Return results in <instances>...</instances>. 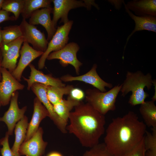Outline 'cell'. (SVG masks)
I'll use <instances>...</instances> for the list:
<instances>
[{"label": "cell", "mask_w": 156, "mask_h": 156, "mask_svg": "<svg viewBox=\"0 0 156 156\" xmlns=\"http://www.w3.org/2000/svg\"><path fill=\"white\" fill-rule=\"evenodd\" d=\"M146 126L135 113L129 111L123 116L113 119L106 130L104 143L114 156L125 154L141 142Z\"/></svg>", "instance_id": "obj_1"}, {"label": "cell", "mask_w": 156, "mask_h": 156, "mask_svg": "<svg viewBox=\"0 0 156 156\" xmlns=\"http://www.w3.org/2000/svg\"><path fill=\"white\" fill-rule=\"evenodd\" d=\"M68 120L67 131L74 135L82 146L91 148L99 143L105 132V115L81 101L70 113Z\"/></svg>", "instance_id": "obj_2"}, {"label": "cell", "mask_w": 156, "mask_h": 156, "mask_svg": "<svg viewBox=\"0 0 156 156\" xmlns=\"http://www.w3.org/2000/svg\"><path fill=\"white\" fill-rule=\"evenodd\" d=\"M154 81L150 73L145 75L140 70L134 72L128 71L126 78L121 84L120 91L121 96L125 97L131 92L132 94L129 98V103L132 106L141 105L149 96L148 94L144 91V88L146 87L148 90H150Z\"/></svg>", "instance_id": "obj_3"}, {"label": "cell", "mask_w": 156, "mask_h": 156, "mask_svg": "<svg viewBox=\"0 0 156 156\" xmlns=\"http://www.w3.org/2000/svg\"><path fill=\"white\" fill-rule=\"evenodd\" d=\"M122 84H118L105 92L94 88L87 89L85 92L86 103L101 114L105 115L109 111L116 109V102Z\"/></svg>", "instance_id": "obj_4"}, {"label": "cell", "mask_w": 156, "mask_h": 156, "mask_svg": "<svg viewBox=\"0 0 156 156\" xmlns=\"http://www.w3.org/2000/svg\"><path fill=\"white\" fill-rule=\"evenodd\" d=\"M73 21L57 27L52 38L48 43L47 48L38 61V67L39 69H43L49 55L52 52L58 51L65 46L68 42V35L73 23Z\"/></svg>", "instance_id": "obj_5"}, {"label": "cell", "mask_w": 156, "mask_h": 156, "mask_svg": "<svg viewBox=\"0 0 156 156\" xmlns=\"http://www.w3.org/2000/svg\"><path fill=\"white\" fill-rule=\"evenodd\" d=\"M79 47L76 43L72 42L67 44L61 49L51 53L47 59L51 60H59L60 64L63 67L69 64L71 65L74 68L77 74H79L80 67L82 64L77 58V53Z\"/></svg>", "instance_id": "obj_6"}, {"label": "cell", "mask_w": 156, "mask_h": 156, "mask_svg": "<svg viewBox=\"0 0 156 156\" xmlns=\"http://www.w3.org/2000/svg\"><path fill=\"white\" fill-rule=\"evenodd\" d=\"M19 26L24 42L31 44L36 50L45 51L49 42L43 33L35 25L29 24L26 19H23Z\"/></svg>", "instance_id": "obj_7"}, {"label": "cell", "mask_w": 156, "mask_h": 156, "mask_svg": "<svg viewBox=\"0 0 156 156\" xmlns=\"http://www.w3.org/2000/svg\"><path fill=\"white\" fill-rule=\"evenodd\" d=\"M2 79L0 82V103L2 106L8 105L13 94L22 90L25 86L17 80L7 69L1 67Z\"/></svg>", "instance_id": "obj_8"}, {"label": "cell", "mask_w": 156, "mask_h": 156, "mask_svg": "<svg viewBox=\"0 0 156 156\" xmlns=\"http://www.w3.org/2000/svg\"><path fill=\"white\" fill-rule=\"evenodd\" d=\"M31 89L47 109L49 113V117L57 128L63 133H67L66 127L68 123L60 118L55 112L53 105L47 97V86L39 83H35L32 85Z\"/></svg>", "instance_id": "obj_9"}, {"label": "cell", "mask_w": 156, "mask_h": 156, "mask_svg": "<svg viewBox=\"0 0 156 156\" xmlns=\"http://www.w3.org/2000/svg\"><path fill=\"white\" fill-rule=\"evenodd\" d=\"M43 131L39 127L35 134L21 145L18 151L20 155L26 156H43L47 145L43 139Z\"/></svg>", "instance_id": "obj_10"}, {"label": "cell", "mask_w": 156, "mask_h": 156, "mask_svg": "<svg viewBox=\"0 0 156 156\" xmlns=\"http://www.w3.org/2000/svg\"><path fill=\"white\" fill-rule=\"evenodd\" d=\"M97 65L94 64L91 69L86 73L77 76H73L68 74L62 76L60 78L62 81L68 82L80 81L90 84L102 92L107 91L105 87L110 89L113 88V85L103 80L97 72Z\"/></svg>", "instance_id": "obj_11"}, {"label": "cell", "mask_w": 156, "mask_h": 156, "mask_svg": "<svg viewBox=\"0 0 156 156\" xmlns=\"http://www.w3.org/2000/svg\"><path fill=\"white\" fill-rule=\"evenodd\" d=\"M23 42L22 36L8 44L3 45L0 48L2 56L1 67L6 69L11 73L16 67L20 49Z\"/></svg>", "instance_id": "obj_12"}, {"label": "cell", "mask_w": 156, "mask_h": 156, "mask_svg": "<svg viewBox=\"0 0 156 156\" xmlns=\"http://www.w3.org/2000/svg\"><path fill=\"white\" fill-rule=\"evenodd\" d=\"M18 95L17 91L13 94L8 109L2 117H0V121L4 122L8 128L7 132L9 135H12L16 124L25 116L27 109L26 106L19 108L18 103Z\"/></svg>", "instance_id": "obj_13"}, {"label": "cell", "mask_w": 156, "mask_h": 156, "mask_svg": "<svg viewBox=\"0 0 156 156\" xmlns=\"http://www.w3.org/2000/svg\"><path fill=\"white\" fill-rule=\"evenodd\" d=\"M54 4L52 12L53 14L52 20L53 23L57 28V23L60 19V23L64 24L69 21L68 18L69 12L72 9L80 7L86 8L84 1L76 0H53Z\"/></svg>", "instance_id": "obj_14"}, {"label": "cell", "mask_w": 156, "mask_h": 156, "mask_svg": "<svg viewBox=\"0 0 156 156\" xmlns=\"http://www.w3.org/2000/svg\"><path fill=\"white\" fill-rule=\"evenodd\" d=\"M43 52L34 49L28 43L24 42L20 53V58L16 67L11 73L18 81H21L23 73L31 62L35 59L42 55Z\"/></svg>", "instance_id": "obj_15"}, {"label": "cell", "mask_w": 156, "mask_h": 156, "mask_svg": "<svg viewBox=\"0 0 156 156\" xmlns=\"http://www.w3.org/2000/svg\"><path fill=\"white\" fill-rule=\"evenodd\" d=\"M53 8H44L34 12L29 18V23L32 25L40 24L47 33V41L50 40L55 34L56 28L54 26L51 17Z\"/></svg>", "instance_id": "obj_16"}, {"label": "cell", "mask_w": 156, "mask_h": 156, "mask_svg": "<svg viewBox=\"0 0 156 156\" xmlns=\"http://www.w3.org/2000/svg\"><path fill=\"white\" fill-rule=\"evenodd\" d=\"M29 66L31 70L28 79L23 77L24 80L27 82V89L30 90L32 85L35 83H39L47 86L62 87L66 86L60 79L54 77L50 74H45L37 69L35 66L30 64Z\"/></svg>", "instance_id": "obj_17"}, {"label": "cell", "mask_w": 156, "mask_h": 156, "mask_svg": "<svg viewBox=\"0 0 156 156\" xmlns=\"http://www.w3.org/2000/svg\"><path fill=\"white\" fill-rule=\"evenodd\" d=\"M49 112L39 100L36 97L34 100V111L31 119L29 123L24 141L29 140L38 129L41 121L47 117Z\"/></svg>", "instance_id": "obj_18"}, {"label": "cell", "mask_w": 156, "mask_h": 156, "mask_svg": "<svg viewBox=\"0 0 156 156\" xmlns=\"http://www.w3.org/2000/svg\"><path fill=\"white\" fill-rule=\"evenodd\" d=\"M126 12L135 21V26L134 30L127 38L124 49L127 42L132 35L136 31L143 30L156 32V17L152 16L146 15L138 16L134 15L126 7L124 3Z\"/></svg>", "instance_id": "obj_19"}, {"label": "cell", "mask_w": 156, "mask_h": 156, "mask_svg": "<svg viewBox=\"0 0 156 156\" xmlns=\"http://www.w3.org/2000/svg\"><path fill=\"white\" fill-rule=\"evenodd\" d=\"M124 3L129 10L133 12L138 16H156L155 0H134L128 2L127 4Z\"/></svg>", "instance_id": "obj_20"}, {"label": "cell", "mask_w": 156, "mask_h": 156, "mask_svg": "<svg viewBox=\"0 0 156 156\" xmlns=\"http://www.w3.org/2000/svg\"><path fill=\"white\" fill-rule=\"evenodd\" d=\"M153 100L145 101L140 105V112L146 126L156 127V106Z\"/></svg>", "instance_id": "obj_21"}, {"label": "cell", "mask_w": 156, "mask_h": 156, "mask_svg": "<svg viewBox=\"0 0 156 156\" xmlns=\"http://www.w3.org/2000/svg\"><path fill=\"white\" fill-rule=\"evenodd\" d=\"M81 102L74 99L68 96L66 100L62 99L53 105L57 114L68 123L71 111Z\"/></svg>", "instance_id": "obj_22"}, {"label": "cell", "mask_w": 156, "mask_h": 156, "mask_svg": "<svg viewBox=\"0 0 156 156\" xmlns=\"http://www.w3.org/2000/svg\"><path fill=\"white\" fill-rule=\"evenodd\" d=\"M28 124V118L24 116L15 127V141L11 149L14 153H19V148L26 138Z\"/></svg>", "instance_id": "obj_23"}, {"label": "cell", "mask_w": 156, "mask_h": 156, "mask_svg": "<svg viewBox=\"0 0 156 156\" xmlns=\"http://www.w3.org/2000/svg\"><path fill=\"white\" fill-rule=\"evenodd\" d=\"M50 0H24L21 14L23 19L29 18L32 13L40 8H51Z\"/></svg>", "instance_id": "obj_24"}, {"label": "cell", "mask_w": 156, "mask_h": 156, "mask_svg": "<svg viewBox=\"0 0 156 156\" xmlns=\"http://www.w3.org/2000/svg\"><path fill=\"white\" fill-rule=\"evenodd\" d=\"M74 88L72 85H68L62 87L47 86V98L53 105L62 99L64 95H69Z\"/></svg>", "instance_id": "obj_25"}, {"label": "cell", "mask_w": 156, "mask_h": 156, "mask_svg": "<svg viewBox=\"0 0 156 156\" xmlns=\"http://www.w3.org/2000/svg\"><path fill=\"white\" fill-rule=\"evenodd\" d=\"M3 45L8 44L22 36L19 25H11L5 27L1 30Z\"/></svg>", "instance_id": "obj_26"}, {"label": "cell", "mask_w": 156, "mask_h": 156, "mask_svg": "<svg viewBox=\"0 0 156 156\" xmlns=\"http://www.w3.org/2000/svg\"><path fill=\"white\" fill-rule=\"evenodd\" d=\"M24 4V0H4L2 10L13 13L16 20L22 12Z\"/></svg>", "instance_id": "obj_27"}, {"label": "cell", "mask_w": 156, "mask_h": 156, "mask_svg": "<svg viewBox=\"0 0 156 156\" xmlns=\"http://www.w3.org/2000/svg\"><path fill=\"white\" fill-rule=\"evenodd\" d=\"M82 156H114L109 151L104 143H98L87 150Z\"/></svg>", "instance_id": "obj_28"}, {"label": "cell", "mask_w": 156, "mask_h": 156, "mask_svg": "<svg viewBox=\"0 0 156 156\" xmlns=\"http://www.w3.org/2000/svg\"><path fill=\"white\" fill-rule=\"evenodd\" d=\"M152 131L151 133L146 131L144 137L146 151L156 150V127L152 128Z\"/></svg>", "instance_id": "obj_29"}, {"label": "cell", "mask_w": 156, "mask_h": 156, "mask_svg": "<svg viewBox=\"0 0 156 156\" xmlns=\"http://www.w3.org/2000/svg\"><path fill=\"white\" fill-rule=\"evenodd\" d=\"M9 135L6 132L5 136L0 139V145L2 147L0 149L2 156H20L19 153H14L10 148L9 143Z\"/></svg>", "instance_id": "obj_30"}, {"label": "cell", "mask_w": 156, "mask_h": 156, "mask_svg": "<svg viewBox=\"0 0 156 156\" xmlns=\"http://www.w3.org/2000/svg\"><path fill=\"white\" fill-rule=\"evenodd\" d=\"M145 152L144 137L141 142L131 151L122 155L114 156H145Z\"/></svg>", "instance_id": "obj_31"}, {"label": "cell", "mask_w": 156, "mask_h": 156, "mask_svg": "<svg viewBox=\"0 0 156 156\" xmlns=\"http://www.w3.org/2000/svg\"><path fill=\"white\" fill-rule=\"evenodd\" d=\"M68 96L74 99L81 101L85 98V94L81 89L74 88L71 90Z\"/></svg>", "instance_id": "obj_32"}, {"label": "cell", "mask_w": 156, "mask_h": 156, "mask_svg": "<svg viewBox=\"0 0 156 156\" xmlns=\"http://www.w3.org/2000/svg\"><path fill=\"white\" fill-rule=\"evenodd\" d=\"M15 20L16 19L14 16H10L9 12L2 10L0 11V23L6 21Z\"/></svg>", "instance_id": "obj_33"}, {"label": "cell", "mask_w": 156, "mask_h": 156, "mask_svg": "<svg viewBox=\"0 0 156 156\" xmlns=\"http://www.w3.org/2000/svg\"><path fill=\"white\" fill-rule=\"evenodd\" d=\"M145 156H156V150H148L145 152Z\"/></svg>", "instance_id": "obj_34"}, {"label": "cell", "mask_w": 156, "mask_h": 156, "mask_svg": "<svg viewBox=\"0 0 156 156\" xmlns=\"http://www.w3.org/2000/svg\"><path fill=\"white\" fill-rule=\"evenodd\" d=\"M46 156H63L60 153L56 151H53L49 153Z\"/></svg>", "instance_id": "obj_35"}, {"label": "cell", "mask_w": 156, "mask_h": 156, "mask_svg": "<svg viewBox=\"0 0 156 156\" xmlns=\"http://www.w3.org/2000/svg\"><path fill=\"white\" fill-rule=\"evenodd\" d=\"M2 59V55L1 51L0 49V82L1 81L2 79V74L1 73V68L2 67L1 66V63Z\"/></svg>", "instance_id": "obj_36"}, {"label": "cell", "mask_w": 156, "mask_h": 156, "mask_svg": "<svg viewBox=\"0 0 156 156\" xmlns=\"http://www.w3.org/2000/svg\"><path fill=\"white\" fill-rule=\"evenodd\" d=\"M3 45V40L1 34V29H0V48Z\"/></svg>", "instance_id": "obj_37"}, {"label": "cell", "mask_w": 156, "mask_h": 156, "mask_svg": "<svg viewBox=\"0 0 156 156\" xmlns=\"http://www.w3.org/2000/svg\"><path fill=\"white\" fill-rule=\"evenodd\" d=\"M4 1V0H0V11L2 9V6Z\"/></svg>", "instance_id": "obj_38"}, {"label": "cell", "mask_w": 156, "mask_h": 156, "mask_svg": "<svg viewBox=\"0 0 156 156\" xmlns=\"http://www.w3.org/2000/svg\"><path fill=\"white\" fill-rule=\"evenodd\" d=\"M1 106H2V105H1V104L0 103V107H1Z\"/></svg>", "instance_id": "obj_39"}, {"label": "cell", "mask_w": 156, "mask_h": 156, "mask_svg": "<svg viewBox=\"0 0 156 156\" xmlns=\"http://www.w3.org/2000/svg\"></svg>", "instance_id": "obj_40"}]
</instances>
